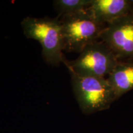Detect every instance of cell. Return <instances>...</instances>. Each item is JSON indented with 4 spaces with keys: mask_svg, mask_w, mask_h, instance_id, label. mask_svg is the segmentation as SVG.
Returning a JSON list of instances; mask_svg holds the SVG:
<instances>
[{
    "mask_svg": "<svg viewBox=\"0 0 133 133\" xmlns=\"http://www.w3.org/2000/svg\"><path fill=\"white\" fill-rule=\"evenodd\" d=\"M92 0H56L53 1L59 16L76 14L85 11Z\"/></svg>",
    "mask_w": 133,
    "mask_h": 133,
    "instance_id": "8",
    "label": "cell"
},
{
    "mask_svg": "<svg viewBox=\"0 0 133 133\" xmlns=\"http://www.w3.org/2000/svg\"><path fill=\"white\" fill-rule=\"evenodd\" d=\"M21 25L26 38L40 43L43 57L46 62L57 66L65 62L62 26L58 18L26 17Z\"/></svg>",
    "mask_w": 133,
    "mask_h": 133,
    "instance_id": "1",
    "label": "cell"
},
{
    "mask_svg": "<svg viewBox=\"0 0 133 133\" xmlns=\"http://www.w3.org/2000/svg\"><path fill=\"white\" fill-rule=\"evenodd\" d=\"M96 21L104 24L133 12L131 0H92L86 9Z\"/></svg>",
    "mask_w": 133,
    "mask_h": 133,
    "instance_id": "6",
    "label": "cell"
},
{
    "mask_svg": "<svg viewBox=\"0 0 133 133\" xmlns=\"http://www.w3.org/2000/svg\"><path fill=\"white\" fill-rule=\"evenodd\" d=\"M131 2L132 3V4L133 5V0H131Z\"/></svg>",
    "mask_w": 133,
    "mask_h": 133,
    "instance_id": "9",
    "label": "cell"
},
{
    "mask_svg": "<svg viewBox=\"0 0 133 133\" xmlns=\"http://www.w3.org/2000/svg\"><path fill=\"white\" fill-rule=\"evenodd\" d=\"M70 74L75 96L84 114L90 115L107 110L117 100L106 78Z\"/></svg>",
    "mask_w": 133,
    "mask_h": 133,
    "instance_id": "2",
    "label": "cell"
},
{
    "mask_svg": "<svg viewBox=\"0 0 133 133\" xmlns=\"http://www.w3.org/2000/svg\"><path fill=\"white\" fill-rule=\"evenodd\" d=\"M119 62L118 59L102 41L88 44L74 61L63 63L70 73L81 76L107 78Z\"/></svg>",
    "mask_w": 133,
    "mask_h": 133,
    "instance_id": "4",
    "label": "cell"
},
{
    "mask_svg": "<svg viewBox=\"0 0 133 133\" xmlns=\"http://www.w3.org/2000/svg\"><path fill=\"white\" fill-rule=\"evenodd\" d=\"M60 21L64 51L79 54L88 44L99 39L107 25L96 21L86 10L62 16Z\"/></svg>",
    "mask_w": 133,
    "mask_h": 133,
    "instance_id": "3",
    "label": "cell"
},
{
    "mask_svg": "<svg viewBox=\"0 0 133 133\" xmlns=\"http://www.w3.org/2000/svg\"><path fill=\"white\" fill-rule=\"evenodd\" d=\"M99 39L119 62H133V12L107 24Z\"/></svg>",
    "mask_w": 133,
    "mask_h": 133,
    "instance_id": "5",
    "label": "cell"
},
{
    "mask_svg": "<svg viewBox=\"0 0 133 133\" xmlns=\"http://www.w3.org/2000/svg\"><path fill=\"white\" fill-rule=\"evenodd\" d=\"M106 78L118 99L133 89V62H119Z\"/></svg>",
    "mask_w": 133,
    "mask_h": 133,
    "instance_id": "7",
    "label": "cell"
}]
</instances>
